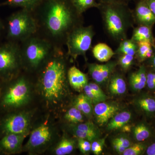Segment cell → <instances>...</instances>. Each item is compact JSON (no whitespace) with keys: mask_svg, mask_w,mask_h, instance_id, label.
Wrapping results in <instances>:
<instances>
[{"mask_svg":"<svg viewBox=\"0 0 155 155\" xmlns=\"http://www.w3.org/2000/svg\"><path fill=\"white\" fill-rule=\"evenodd\" d=\"M0 119V134L28 135L31 128L32 114L29 111H12Z\"/></svg>","mask_w":155,"mask_h":155,"instance_id":"9","label":"cell"},{"mask_svg":"<svg viewBox=\"0 0 155 155\" xmlns=\"http://www.w3.org/2000/svg\"><path fill=\"white\" fill-rule=\"evenodd\" d=\"M4 28V25H3L1 19H0V36H1V34H2V32Z\"/></svg>","mask_w":155,"mask_h":155,"instance_id":"46","label":"cell"},{"mask_svg":"<svg viewBox=\"0 0 155 155\" xmlns=\"http://www.w3.org/2000/svg\"><path fill=\"white\" fill-rule=\"evenodd\" d=\"M26 134H8L0 139V151L5 154H13L20 153Z\"/></svg>","mask_w":155,"mask_h":155,"instance_id":"11","label":"cell"},{"mask_svg":"<svg viewBox=\"0 0 155 155\" xmlns=\"http://www.w3.org/2000/svg\"><path fill=\"white\" fill-rule=\"evenodd\" d=\"M37 25L32 12L25 9L14 12L7 19L8 41L20 43L37 32Z\"/></svg>","mask_w":155,"mask_h":155,"instance_id":"6","label":"cell"},{"mask_svg":"<svg viewBox=\"0 0 155 155\" xmlns=\"http://www.w3.org/2000/svg\"><path fill=\"white\" fill-rule=\"evenodd\" d=\"M151 63L153 67L155 69V54H153L152 57H151Z\"/></svg>","mask_w":155,"mask_h":155,"instance_id":"45","label":"cell"},{"mask_svg":"<svg viewBox=\"0 0 155 155\" xmlns=\"http://www.w3.org/2000/svg\"><path fill=\"white\" fill-rule=\"evenodd\" d=\"M87 84L97 95V96L101 100V101L104 102L106 101L107 98V96L96 83L91 82L88 83Z\"/></svg>","mask_w":155,"mask_h":155,"instance_id":"37","label":"cell"},{"mask_svg":"<svg viewBox=\"0 0 155 155\" xmlns=\"http://www.w3.org/2000/svg\"><path fill=\"white\" fill-rule=\"evenodd\" d=\"M119 110V107L117 105L104 101L96 104L94 112L98 124L102 126L108 123Z\"/></svg>","mask_w":155,"mask_h":155,"instance_id":"13","label":"cell"},{"mask_svg":"<svg viewBox=\"0 0 155 155\" xmlns=\"http://www.w3.org/2000/svg\"><path fill=\"white\" fill-rule=\"evenodd\" d=\"M72 125L78 130L86 131L90 133L96 134L100 135V131L98 128L91 122L89 121L85 123L72 124Z\"/></svg>","mask_w":155,"mask_h":155,"instance_id":"31","label":"cell"},{"mask_svg":"<svg viewBox=\"0 0 155 155\" xmlns=\"http://www.w3.org/2000/svg\"><path fill=\"white\" fill-rule=\"evenodd\" d=\"M94 34L92 25H81L74 28L67 36L65 44L68 57L75 61L79 56L85 58L87 52L91 47Z\"/></svg>","mask_w":155,"mask_h":155,"instance_id":"8","label":"cell"},{"mask_svg":"<svg viewBox=\"0 0 155 155\" xmlns=\"http://www.w3.org/2000/svg\"><path fill=\"white\" fill-rule=\"evenodd\" d=\"M135 17L141 25L151 27L155 23V17L146 0H139L136 5Z\"/></svg>","mask_w":155,"mask_h":155,"instance_id":"14","label":"cell"},{"mask_svg":"<svg viewBox=\"0 0 155 155\" xmlns=\"http://www.w3.org/2000/svg\"><path fill=\"white\" fill-rule=\"evenodd\" d=\"M32 14L37 25L36 34L56 47L63 48L69 33L83 24L82 15L71 0H42Z\"/></svg>","mask_w":155,"mask_h":155,"instance_id":"1","label":"cell"},{"mask_svg":"<svg viewBox=\"0 0 155 155\" xmlns=\"http://www.w3.org/2000/svg\"><path fill=\"white\" fill-rule=\"evenodd\" d=\"M133 134L137 141L142 142L149 138L151 135V131L146 125L140 124L136 126L134 128Z\"/></svg>","mask_w":155,"mask_h":155,"instance_id":"29","label":"cell"},{"mask_svg":"<svg viewBox=\"0 0 155 155\" xmlns=\"http://www.w3.org/2000/svg\"><path fill=\"white\" fill-rule=\"evenodd\" d=\"M146 85L150 89H155V72H150L147 74Z\"/></svg>","mask_w":155,"mask_h":155,"instance_id":"38","label":"cell"},{"mask_svg":"<svg viewBox=\"0 0 155 155\" xmlns=\"http://www.w3.org/2000/svg\"><path fill=\"white\" fill-rule=\"evenodd\" d=\"M63 48L55 47L51 56L36 73L37 85L48 107H59L68 93L67 60Z\"/></svg>","mask_w":155,"mask_h":155,"instance_id":"2","label":"cell"},{"mask_svg":"<svg viewBox=\"0 0 155 155\" xmlns=\"http://www.w3.org/2000/svg\"><path fill=\"white\" fill-rule=\"evenodd\" d=\"M145 146L141 143H137L126 149L122 154L124 155H138L143 152Z\"/></svg>","mask_w":155,"mask_h":155,"instance_id":"32","label":"cell"},{"mask_svg":"<svg viewBox=\"0 0 155 155\" xmlns=\"http://www.w3.org/2000/svg\"><path fill=\"white\" fill-rule=\"evenodd\" d=\"M137 49L136 54L139 61H143L149 58H151L153 54L152 44L150 41H141L136 42Z\"/></svg>","mask_w":155,"mask_h":155,"instance_id":"23","label":"cell"},{"mask_svg":"<svg viewBox=\"0 0 155 155\" xmlns=\"http://www.w3.org/2000/svg\"><path fill=\"white\" fill-rule=\"evenodd\" d=\"M117 64L115 61L104 64H89L87 66L89 73L97 83H104L110 77Z\"/></svg>","mask_w":155,"mask_h":155,"instance_id":"12","label":"cell"},{"mask_svg":"<svg viewBox=\"0 0 155 155\" xmlns=\"http://www.w3.org/2000/svg\"><path fill=\"white\" fill-rule=\"evenodd\" d=\"M92 53L94 58L101 62H108L116 54L107 45L103 43L96 45Z\"/></svg>","mask_w":155,"mask_h":155,"instance_id":"17","label":"cell"},{"mask_svg":"<svg viewBox=\"0 0 155 155\" xmlns=\"http://www.w3.org/2000/svg\"><path fill=\"white\" fill-rule=\"evenodd\" d=\"M151 28L144 25H140L136 27L134 29L131 39L136 42L141 41L150 42L155 47L154 39Z\"/></svg>","mask_w":155,"mask_h":155,"instance_id":"18","label":"cell"},{"mask_svg":"<svg viewBox=\"0 0 155 155\" xmlns=\"http://www.w3.org/2000/svg\"><path fill=\"white\" fill-rule=\"evenodd\" d=\"M147 74L145 67L142 66L136 72L130 75L129 81L133 89L139 91L144 88L146 85Z\"/></svg>","mask_w":155,"mask_h":155,"instance_id":"16","label":"cell"},{"mask_svg":"<svg viewBox=\"0 0 155 155\" xmlns=\"http://www.w3.org/2000/svg\"><path fill=\"white\" fill-rule=\"evenodd\" d=\"M137 49V44L132 39L126 38L120 41L119 47L115 54H128L134 56Z\"/></svg>","mask_w":155,"mask_h":155,"instance_id":"24","label":"cell"},{"mask_svg":"<svg viewBox=\"0 0 155 155\" xmlns=\"http://www.w3.org/2000/svg\"><path fill=\"white\" fill-rule=\"evenodd\" d=\"M42 1V0H6L0 4V7H19L32 12L39 5Z\"/></svg>","mask_w":155,"mask_h":155,"instance_id":"19","label":"cell"},{"mask_svg":"<svg viewBox=\"0 0 155 155\" xmlns=\"http://www.w3.org/2000/svg\"><path fill=\"white\" fill-rule=\"evenodd\" d=\"M67 77L69 85L77 91H80L83 90L84 87L88 84L87 75L75 66L68 69Z\"/></svg>","mask_w":155,"mask_h":155,"instance_id":"15","label":"cell"},{"mask_svg":"<svg viewBox=\"0 0 155 155\" xmlns=\"http://www.w3.org/2000/svg\"><path fill=\"white\" fill-rule=\"evenodd\" d=\"M109 89L112 94H123L126 90V84L125 80L120 75H114L111 79Z\"/></svg>","mask_w":155,"mask_h":155,"instance_id":"25","label":"cell"},{"mask_svg":"<svg viewBox=\"0 0 155 155\" xmlns=\"http://www.w3.org/2000/svg\"><path fill=\"white\" fill-rule=\"evenodd\" d=\"M130 0H98L99 3H128Z\"/></svg>","mask_w":155,"mask_h":155,"instance_id":"41","label":"cell"},{"mask_svg":"<svg viewBox=\"0 0 155 155\" xmlns=\"http://www.w3.org/2000/svg\"><path fill=\"white\" fill-rule=\"evenodd\" d=\"M54 134L53 125L47 121H45L31 131L25 145V150L34 154L44 151L51 144Z\"/></svg>","mask_w":155,"mask_h":155,"instance_id":"10","label":"cell"},{"mask_svg":"<svg viewBox=\"0 0 155 155\" xmlns=\"http://www.w3.org/2000/svg\"><path fill=\"white\" fill-rule=\"evenodd\" d=\"M83 114L75 107L69 109L66 112L64 119L72 124H77L84 122Z\"/></svg>","mask_w":155,"mask_h":155,"instance_id":"27","label":"cell"},{"mask_svg":"<svg viewBox=\"0 0 155 155\" xmlns=\"http://www.w3.org/2000/svg\"><path fill=\"white\" fill-rule=\"evenodd\" d=\"M8 83L0 96V107L12 112L28 104L31 98V85L27 76L20 73Z\"/></svg>","mask_w":155,"mask_h":155,"instance_id":"5","label":"cell"},{"mask_svg":"<svg viewBox=\"0 0 155 155\" xmlns=\"http://www.w3.org/2000/svg\"><path fill=\"white\" fill-rule=\"evenodd\" d=\"M70 129L73 135L77 137L78 139H84L90 142H93L97 139L100 135L96 134L90 133L86 131L78 130L72 125Z\"/></svg>","mask_w":155,"mask_h":155,"instance_id":"30","label":"cell"},{"mask_svg":"<svg viewBox=\"0 0 155 155\" xmlns=\"http://www.w3.org/2000/svg\"><path fill=\"white\" fill-rule=\"evenodd\" d=\"M19 44L23 70L36 74L51 56L56 47L36 34Z\"/></svg>","mask_w":155,"mask_h":155,"instance_id":"4","label":"cell"},{"mask_svg":"<svg viewBox=\"0 0 155 155\" xmlns=\"http://www.w3.org/2000/svg\"><path fill=\"white\" fill-rule=\"evenodd\" d=\"M98 9L111 38L119 41L127 38V30L132 25V13L127 3H100Z\"/></svg>","mask_w":155,"mask_h":155,"instance_id":"3","label":"cell"},{"mask_svg":"<svg viewBox=\"0 0 155 155\" xmlns=\"http://www.w3.org/2000/svg\"><path fill=\"white\" fill-rule=\"evenodd\" d=\"M113 144L114 149L116 150V151L119 153L123 154L125 150H126V148L122 146L121 145L119 144V143H117V142L114 141V140L113 141Z\"/></svg>","mask_w":155,"mask_h":155,"instance_id":"40","label":"cell"},{"mask_svg":"<svg viewBox=\"0 0 155 155\" xmlns=\"http://www.w3.org/2000/svg\"><path fill=\"white\" fill-rule=\"evenodd\" d=\"M71 2L76 11L81 15L88 9L98 8L100 6V3L97 0H71Z\"/></svg>","mask_w":155,"mask_h":155,"instance_id":"26","label":"cell"},{"mask_svg":"<svg viewBox=\"0 0 155 155\" xmlns=\"http://www.w3.org/2000/svg\"><path fill=\"white\" fill-rule=\"evenodd\" d=\"M138 107L143 111L148 114L155 112V99L150 96L143 97L137 101Z\"/></svg>","mask_w":155,"mask_h":155,"instance_id":"28","label":"cell"},{"mask_svg":"<svg viewBox=\"0 0 155 155\" xmlns=\"http://www.w3.org/2000/svg\"><path fill=\"white\" fill-rule=\"evenodd\" d=\"M78 145L82 153H87L91 150V142L84 139L78 138Z\"/></svg>","mask_w":155,"mask_h":155,"instance_id":"36","label":"cell"},{"mask_svg":"<svg viewBox=\"0 0 155 155\" xmlns=\"http://www.w3.org/2000/svg\"><path fill=\"white\" fill-rule=\"evenodd\" d=\"M1 81V80H0V81Z\"/></svg>","mask_w":155,"mask_h":155,"instance_id":"48","label":"cell"},{"mask_svg":"<svg viewBox=\"0 0 155 155\" xmlns=\"http://www.w3.org/2000/svg\"><path fill=\"white\" fill-rule=\"evenodd\" d=\"M75 142L72 138L64 137L58 141L53 150V153L56 155L69 154L74 150Z\"/></svg>","mask_w":155,"mask_h":155,"instance_id":"20","label":"cell"},{"mask_svg":"<svg viewBox=\"0 0 155 155\" xmlns=\"http://www.w3.org/2000/svg\"><path fill=\"white\" fill-rule=\"evenodd\" d=\"M114 141H116L119 144L124 147L125 148H127L130 146V142L129 140L124 137H119L116 138L114 140Z\"/></svg>","mask_w":155,"mask_h":155,"instance_id":"39","label":"cell"},{"mask_svg":"<svg viewBox=\"0 0 155 155\" xmlns=\"http://www.w3.org/2000/svg\"><path fill=\"white\" fill-rule=\"evenodd\" d=\"M105 143L104 139L94 140L91 143V151L95 155L101 154Z\"/></svg>","mask_w":155,"mask_h":155,"instance_id":"35","label":"cell"},{"mask_svg":"<svg viewBox=\"0 0 155 155\" xmlns=\"http://www.w3.org/2000/svg\"><path fill=\"white\" fill-rule=\"evenodd\" d=\"M83 90L84 91V94L90 100L92 104H96L98 103L101 102V100L97 96V95L90 87L88 84H87L84 87Z\"/></svg>","mask_w":155,"mask_h":155,"instance_id":"34","label":"cell"},{"mask_svg":"<svg viewBox=\"0 0 155 155\" xmlns=\"http://www.w3.org/2000/svg\"><path fill=\"white\" fill-rule=\"evenodd\" d=\"M23 70L20 44L8 41L0 45V80L7 82Z\"/></svg>","mask_w":155,"mask_h":155,"instance_id":"7","label":"cell"},{"mask_svg":"<svg viewBox=\"0 0 155 155\" xmlns=\"http://www.w3.org/2000/svg\"><path fill=\"white\" fill-rule=\"evenodd\" d=\"M92 104L84 94H81L75 99L73 107L77 108L84 116L89 117L92 114Z\"/></svg>","mask_w":155,"mask_h":155,"instance_id":"22","label":"cell"},{"mask_svg":"<svg viewBox=\"0 0 155 155\" xmlns=\"http://www.w3.org/2000/svg\"><path fill=\"white\" fill-rule=\"evenodd\" d=\"M131 118V114L128 111H123L116 114L110 120L107 125L109 130H114L122 128L127 124Z\"/></svg>","mask_w":155,"mask_h":155,"instance_id":"21","label":"cell"},{"mask_svg":"<svg viewBox=\"0 0 155 155\" xmlns=\"http://www.w3.org/2000/svg\"><path fill=\"white\" fill-rule=\"evenodd\" d=\"M146 1L155 17V0H146Z\"/></svg>","mask_w":155,"mask_h":155,"instance_id":"42","label":"cell"},{"mask_svg":"<svg viewBox=\"0 0 155 155\" xmlns=\"http://www.w3.org/2000/svg\"><path fill=\"white\" fill-rule=\"evenodd\" d=\"M1 153H2L1 152V151H0V154H1Z\"/></svg>","mask_w":155,"mask_h":155,"instance_id":"47","label":"cell"},{"mask_svg":"<svg viewBox=\"0 0 155 155\" xmlns=\"http://www.w3.org/2000/svg\"><path fill=\"white\" fill-rule=\"evenodd\" d=\"M121 128H122V132L128 133V132H130L131 130V126L130 125H127V124L124 125Z\"/></svg>","mask_w":155,"mask_h":155,"instance_id":"44","label":"cell"},{"mask_svg":"<svg viewBox=\"0 0 155 155\" xmlns=\"http://www.w3.org/2000/svg\"><path fill=\"white\" fill-rule=\"evenodd\" d=\"M146 153L147 155H155V143H153L147 148Z\"/></svg>","mask_w":155,"mask_h":155,"instance_id":"43","label":"cell"},{"mask_svg":"<svg viewBox=\"0 0 155 155\" xmlns=\"http://www.w3.org/2000/svg\"><path fill=\"white\" fill-rule=\"evenodd\" d=\"M134 56L128 54H121L119 59V64L124 70L129 69L133 64Z\"/></svg>","mask_w":155,"mask_h":155,"instance_id":"33","label":"cell"}]
</instances>
